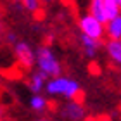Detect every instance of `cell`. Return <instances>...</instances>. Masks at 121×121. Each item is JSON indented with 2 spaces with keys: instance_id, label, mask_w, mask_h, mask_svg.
I'll return each instance as SVG.
<instances>
[{
  "instance_id": "11",
  "label": "cell",
  "mask_w": 121,
  "mask_h": 121,
  "mask_svg": "<svg viewBox=\"0 0 121 121\" xmlns=\"http://www.w3.org/2000/svg\"><path fill=\"white\" fill-rule=\"evenodd\" d=\"M30 107H31V111H35V112H45L47 109H48V100H47V97L45 95H42V93H36V95H31L30 99Z\"/></svg>"
},
{
  "instance_id": "12",
  "label": "cell",
  "mask_w": 121,
  "mask_h": 121,
  "mask_svg": "<svg viewBox=\"0 0 121 121\" xmlns=\"http://www.w3.org/2000/svg\"><path fill=\"white\" fill-rule=\"evenodd\" d=\"M21 4H23V7L31 14L38 12L40 7H42V0H21Z\"/></svg>"
},
{
  "instance_id": "15",
  "label": "cell",
  "mask_w": 121,
  "mask_h": 121,
  "mask_svg": "<svg viewBox=\"0 0 121 121\" xmlns=\"http://www.w3.org/2000/svg\"><path fill=\"white\" fill-rule=\"evenodd\" d=\"M4 114H5V109H4L2 106H0V119H2V118H4Z\"/></svg>"
},
{
  "instance_id": "18",
  "label": "cell",
  "mask_w": 121,
  "mask_h": 121,
  "mask_svg": "<svg viewBox=\"0 0 121 121\" xmlns=\"http://www.w3.org/2000/svg\"><path fill=\"white\" fill-rule=\"evenodd\" d=\"M0 33H2V24H0Z\"/></svg>"
},
{
  "instance_id": "17",
  "label": "cell",
  "mask_w": 121,
  "mask_h": 121,
  "mask_svg": "<svg viewBox=\"0 0 121 121\" xmlns=\"http://www.w3.org/2000/svg\"><path fill=\"white\" fill-rule=\"evenodd\" d=\"M54 0H42V4H52Z\"/></svg>"
},
{
  "instance_id": "2",
  "label": "cell",
  "mask_w": 121,
  "mask_h": 121,
  "mask_svg": "<svg viewBox=\"0 0 121 121\" xmlns=\"http://www.w3.org/2000/svg\"><path fill=\"white\" fill-rule=\"evenodd\" d=\"M45 92L48 95H59L66 100H78V95L81 93V86L76 80L68 78V76H59L47 81Z\"/></svg>"
},
{
  "instance_id": "3",
  "label": "cell",
  "mask_w": 121,
  "mask_h": 121,
  "mask_svg": "<svg viewBox=\"0 0 121 121\" xmlns=\"http://www.w3.org/2000/svg\"><path fill=\"white\" fill-rule=\"evenodd\" d=\"M78 28L81 31V35H86L93 38V40L102 42V38L106 36V24H102L99 19H95L92 14H83L78 19Z\"/></svg>"
},
{
  "instance_id": "10",
  "label": "cell",
  "mask_w": 121,
  "mask_h": 121,
  "mask_svg": "<svg viewBox=\"0 0 121 121\" xmlns=\"http://www.w3.org/2000/svg\"><path fill=\"white\" fill-rule=\"evenodd\" d=\"M106 35L109 40H121V14L106 24Z\"/></svg>"
},
{
  "instance_id": "5",
  "label": "cell",
  "mask_w": 121,
  "mask_h": 121,
  "mask_svg": "<svg viewBox=\"0 0 121 121\" xmlns=\"http://www.w3.org/2000/svg\"><path fill=\"white\" fill-rule=\"evenodd\" d=\"M12 47H14V56L17 59V62L24 69H31L35 66V50H33V47L24 40H17Z\"/></svg>"
},
{
  "instance_id": "16",
  "label": "cell",
  "mask_w": 121,
  "mask_h": 121,
  "mask_svg": "<svg viewBox=\"0 0 121 121\" xmlns=\"http://www.w3.org/2000/svg\"><path fill=\"white\" fill-rule=\"evenodd\" d=\"M112 2H114V4H116V5H118V7L121 9V0H112Z\"/></svg>"
},
{
  "instance_id": "13",
  "label": "cell",
  "mask_w": 121,
  "mask_h": 121,
  "mask_svg": "<svg viewBox=\"0 0 121 121\" xmlns=\"http://www.w3.org/2000/svg\"><path fill=\"white\" fill-rule=\"evenodd\" d=\"M5 40H7L10 45H14V43L17 42V38H16V35H14L12 31H7V36H5Z\"/></svg>"
},
{
  "instance_id": "14",
  "label": "cell",
  "mask_w": 121,
  "mask_h": 121,
  "mask_svg": "<svg viewBox=\"0 0 121 121\" xmlns=\"http://www.w3.org/2000/svg\"><path fill=\"white\" fill-rule=\"evenodd\" d=\"M35 121H54V119L47 118V116H42V118H38V119H35Z\"/></svg>"
},
{
  "instance_id": "1",
  "label": "cell",
  "mask_w": 121,
  "mask_h": 121,
  "mask_svg": "<svg viewBox=\"0 0 121 121\" xmlns=\"http://www.w3.org/2000/svg\"><path fill=\"white\" fill-rule=\"evenodd\" d=\"M35 66L38 71L45 73L48 76V80L59 78L62 76V66L57 56L54 54V50L48 45H40L35 50Z\"/></svg>"
},
{
  "instance_id": "6",
  "label": "cell",
  "mask_w": 121,
  "mask_h": 121,
  "mask_svg": "<svg viewBox=\"0 0 121 121\" xmlns=\"http://www.w3.org/2000/svg\"><path fill=\"white\" fill-rule=\"evenodd\" d=\"M48 81V76L45 73H42V71H33L31 76H30V81H28V88L30 92H33V95H36V93H40L45 90V85Z\"/></svg>"
},
{
  "instance_id": "9",
  "label": "cell",
  "mask_w": 121,
  "mask_h": 121,
  "mask_svg": "<svg viewBox=\"0 0 121 121\" xmlns=\"http://www.w3.org/2000/svg\"><path fill=\"white\" fill-rule=\"evenodd\" d=\"M104 47H106V52H107L109 59L116 66L121 68V40H107Z\"/></svg>"
},
{
  "instance_id": "8",
  "label": "cell",
  "mask_w": 121,
  "mask_h": 121,
  "mask_svg": "<svg viewBox=\"0 0 121 121\" xmlns=\"http://www.w3.org/2000/svg\"><path fill=\"white\" fill-rule=\"evenodd\" d=\"M88 14H92L95 19H99L102 24H107L106 17V0H90L88 4Z\"/></svg>"
},
{
  "instance_id": "7",
  "label": "cell",
  "mask_w": 121,
  "mask_h": 121,
  "mask_svg": "<svg viewBox=\"0 0 121 121\" xmlns=\"http://www.w3.org/2000/svg\"><path fill=\"white\" fill-rule=\"evenodd\" d=\"M80 43H81V48H83L85 56L88 57V59L95 57L97 52H99V48H100V45H102V42L93 40V38L86 36V35H80Z\"/></svg>"
},
{
  "instance_id": "4",
  "label": "cell",
  "mask_w": 121,
  "mask_h": 121,
  "mask_svg": "<svg viewBox=\"0 0 121 121\" xmlns=\"http://www.w3.org/2000/svg\"><path fill=\"white\" fill-rule=\"evenodd\" d=\"M59 116L66 121H83L86 118V109L80 100H68L59 107Z\"/></svg>"
}]
</instances>
